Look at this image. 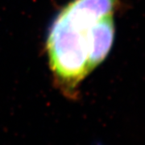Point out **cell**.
<instances>
[{"mask_svg": "<svg viewBox=\"0 0 145 145\" xmlns=\"http://www.w3.org/2000/svg\"><path fill=\"white\" fill-rule=\"evenodd\" d=\"M114 14L100 19L89 31L88 69L89 73L104 61L111 49L114 39Z\"/></svg>", "mask_w": 145, "mask_h": 145, "instance_id": "cell-2", "label": "cell"}, {"mask_svg": "<svg viewBox=\"0 0 145 145\" xmlns=\"http://www.w3.org/2000/svg\"><path fill=\"white\" fill-rule=\"evenodd\" d=\"M100 20L68 3L49 28L46 41L55 84L69 100L80 99V84L88 74L89 31Z\"/></svg>", "mask_w": 145, "mask_h": 145, "instance_id": "cell-1", "label": "cell"}]
</instances>
